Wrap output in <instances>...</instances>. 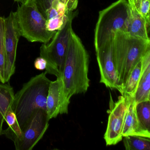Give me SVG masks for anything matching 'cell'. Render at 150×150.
<instances>
[{
    "mask_svg": "<svg viewBox=\"0 0 150 150\" xmlns=\"http://www.w3.org/2000/svg\"><path fill=\"white\" fill-rule=\"evenodd\" d=\"M134 1L136 8L145 20L147 27L149 28L150 0H134Z\"/></svg>",
    "mask_w": 150,
    "mask_h": 150,
    "instance_id": "cell-20",
    "label": "cell"
},
{
    "mask_svg": "<svg viewBox=\"0 0 150 150\" xmlns=\"http://www.w3.org/2000/svg\"><path fill=\"white\" fill-rule=\"evenodd\" d=\"M136 111L140 122L150 131V101L141 102L137 104Z\"/></svg>",
    "mask_w": 150,
    "mask_h": 150,
    "instance_id": "cell-18",
    "label": "cell"
},
{
    "mask_svg": "<svg viewBox=\"0 0 150 150\" xmlns=\"http://www.w3.org/2000/svg\"><path fill=\"white\" fill-rule=\"evenodd\" d=\"M14 1L17 2H20L21 4H23V3H25V2H27L28 0H14Z\"/></svg>",
    "mask_w": 150,
    "mask_h": 150,
    "instance_id": "cell-24",
    "label": "cell"
},
{
    "mask_svg": "<svg viewBox=\"0 0 150 150\" xmlns=\"http://www.w3.org/2000/svg\"><path fill=\"white\" fill-rule=\"evenodd\" d=\"M15 17L21 36L29 42L47 43L57 32L47 30L46 20L39 12L34 0H28L19 6Z\"/></svg>",
    "mask_w": 150,
    "mask_h": 150,
    "instance_id": "cell-4",
    "label": "cell"
},
{
    "mask_svg": "<svg viewBox=\"0 0 150 150\" xmlns=\"http://www.w3.org/2000/svg\"><path fill=\"white\" fill-rule=\"evenodd\" d=\"M110 110L104 139L106 145H114L123 139L122 132L127 109L128 101L123 96L116 102L113 101L110 94Z\"/></svg>",
    "mask_w": 150,
    "mask_h": 150,
    "instance_id": "cell-9",
    "label": "cell"
},
{
    "mask_svg": "<svg viewBox=\"0 0 150 150\" xmlns=\"http://www.w3.org/2000/svg\"><path fill=\"white\" fill-rule=\"evenodd\" d=\"M78 14V11L72 12L68 20L57 31L51 40L47 43H43L40 47V57L47 62L45 71L57 78L62 76L67 47L74 31L73 20Z\"/></svg>",
    "mask_w": 150,
    "mask_h": 150,
    "instance_id": "cell-5",
    "label": "cell"
},
{
    "mask_svg": "<svg viewBox=\"0 0 150 150\" xmlns=\"http://www.w3.org/2000/svg\"><path fill=\"white\" fill-rule=\"evenodd\" d=\"M89 56L80 38L73 32L68 44L62 78L64 92L68 99L88 90Z\"/></svg>",
    "mask_w": 150,
    "mask_h": 150,
    "instance_id": "cell-1",
    "label": "cell"
},
{
    "mask_svg": "<svg viewBox=\"0 0 150 150\" xmlns=\"http://www.w3.org/2000/svg\"><path fill=\"white\" fill-rule=\"evenodd\" d=\"M46 71L32 77L15 94L12 109L21 129L34 112L38 109L46 111V101L51 81Z\"/></svg>",
    "mask_w": 150,
    "mask_h": 150,
    "instance_id": "cell-3",
    "label": "cell"
},
{
    "mask_svg": "<svg viewBox=\"0 0 150 150\" xmlns=\"http://www.w3.org/2000/svg\"><path fill=\"white\" fill-rule=\"evenodd\" d=\"M141 61L142 71L134 98L136 104L150 101V50L143 57Z\"/></svg>",
    "mask_w": 150,
    "mask_h": 150,
    "instance_id": "cell-14",
    "label": "cell"
},
{
    "mask_svg": "<svg viewBox=\"0 0 150 150\" xmlns=\"http://www.w3.org/2000/svg\"><path fill=\"white\" fill-rule=\"evenodd\" d=\"M20 37L15 12L12 11L7 17H5V83L9 81L15 72L16 51Z\"/></svg>",
    "mask_w": 150,
    "mask_h": 150,
    "instance_id": "cell-8",
    "label": "cell"
},
{
    "mask_svg": "<svg viewBox=\"0 0 150 150\" xmlns=\"http://www.w3.org/2000/svg\"><path fill=\"white\" fill-rule=\"evenodd\" d=\"M4 121L5 119H4V117L0 112V136L2 135V133H3V125Z\"/></svg>",
    "mask_w": 150,
    "mask_h": 150,
    "instance_id": "cell-23",
    "label": "cell"
},
{
    "mask_svg": "<svg viewBox=\"0 0 150 150\" xmlns=\"http://www.w3.org/2000/svg\"><path fill=\"white\" fill-rule=\"evenodd\" d=\"M39 12L45 18L47 10L51 6L53 0H34Z\"/></svg>",
    "mask_w": 150,
    "mask_h": 150,
    "instance_id": "cell-21",
    "label": "cell"
},
{
    "mask_svg": "<svg viewBox=\"0 0 150 150\" xmlns=\"http://www.w3.org/2000/svg\"><path fill=\"white\" fill-rule=\"evenodd\" d=\"M5 17L0 16V82L5 84Z\"/></svg>",
    "mask_w": 150,
    "mask_h": 150,
    "instance_id": "cell-19",
    "label": "cell"
},
{
    "mask_svg": "<svg viewBox=\"0 0 150 150\" xmlns=\"http://www.w3.org/2000/svg\"><path fill=\"white\" fill-rule=\"evenodd\" d=\"M128 17L127 0H117L100 11L95 29V48L112 39L113 32H126Z\"/></svg>",
    "mask_w": 150,
    "mask_h": 150,
    "instance_id": "cell-6",
    "label": "cell"
},
{
    "mask_svg": "<svg viewBox=\"0 0 150 150\" xmlns=\"http://www.w3.org/2000/svg\"><path fill=\"white\" fill-rule=\"evenodd\" d=\"M123 138L125 150H150V138L137 136H127Z\"/></svg>",
    "mask_w": 150,
    "mask_h": 150,
    "instance_id": "cell-17",
    "label": "cell"
},
{
    "mask_svg": "<svg viewBox=\"0 0 150 150\" xmlns=\"http://www.w3.org/2000/svg\"><path fill=\"white\" fill-rule=\"evenodd\" d=\"M142 71V61L137 64L130 74L122 96L126 99L135 98Z\"/></svg>",
    "mask_w": 150,
    "mask_h": 150,
    "instance_id": "cell-15",
    "label": "cell"
},
{
    "mask_svg": "<svg viewBox=\"0 0 150 150\" xmlns=\"http://www.w3.org/2000/svg\"><path fill=\"white\" fill-rule=\"evenodd\" d=\"M35 67L38 70H45L47 66V62L43 58L40 57L35 59L34 63Z\"/></svg>",
    "mask_w": 150,
    "mask_h": 150,
    "instance_id": "cell-22",
    "label": "cell"
},
{
    "mask_svg": "<svg viewBox=\"0 0 150 150\" xmlns=\"http://www.w3.org/2000/svg\"><path fill=\"white\" fill-rule=\"evenodd\" d=\"M99 66L100 82L106 87L116 89L119 92L117 75L113 60L112 38L95 49Z\"/></svg>",
    "mask_w": 150,
    "mask_h": 150,
    "instance_id": "cell-10",
    "label": "cell"
},
{
    "mask_svg": "<svg viewBox=\"0 0 150 150\" xmlns=\"http://www.w3.org/2000/svg\"><path fill=\"white\" fill-rule=\"evenodd\" d=\"M14 95L13 89L10 85L0 84V112L3 117L12 108Z\"/></svg>",
    "mask_w": 150,
    "mask_h": 150,
    "instance_id": "cell-16",
    "label": "cell"
},
{
    "mask_svg": "<svg viewBox=\"0 0 150 150\" xmlns=\"http://www.w3.org/2000/svg\"><path fill=\"white\" fill-rule=\"evenodd\" d=\"M150 50V41L132 36L122 30L113 32V60L122 95L133 68Z\"/></svg>",
    "mask_w": 150,
    "mask_h": 150,
    "instance_id": "cell-2",
    "label": "cell"
},
{
    "mask_svg": "<svg viewBox=\"0 0 150 150\" xmlns=\"http://www.w3.org/2000/svg\"><path fill=\"white\" fill-rule=\"evenodd\" d=\"M129 17L126 33L132 36L150 41L149 28L145 20L136 8L134 0H127Z\"/></svg>",
    "mask_w": 150,
    "mask_h": 150,
    "instance_id": "cell-13",
    "label": "cell"
},
{
    "mask_svg": "<svg viewBox=\"0 0 150 150\" xmlns=\"http://www.w3.org/2000/svg\"><path fill=\"white\" fill-rule=\"evenodd\" d=\"M125 99L128 101V105L122 129V136L123 137L137 136L150 138V131L143 125L138 118L136 111L137 104L134 98Z\"/></svg>",
    "mask_w": 150,
    "mask_h": 150,
    "instance_id": "cell-12",
    "label": "cell"
},
{
    "mask_svg": "<svg viewBox=\"0 0 150 150\" xmlns=\"http://www.w3.org/2000/svg\"><path fill=\"white\" fill-rule=\"evenodd\" d=\"M70 99L64 92L62 78L51 81L46 101V112L50 120L56 118L59 115L67 114Z\"/></svg>",
    "mask_w": 150,
    "mask_h": 150,
    "instance_id": "cell-11",
    "label": "cell"
},
{
    "mask_svg": "<svg viewBox=\"0 0 150 150\" xmlns=\"http://www.w3.org/2000/svg\"><path fill=\"white\" fill-rule=\"evenodd\" d=\"M47 112L38 109L22 130V136L20 139L13 141L16 150H31L42 139L49 127Z\"/></svg>",
    "mask_w": 150,
    "mask_h": 150,
    "instance_id": "cell-7",
    "label": "cell"
}]
</instances>
